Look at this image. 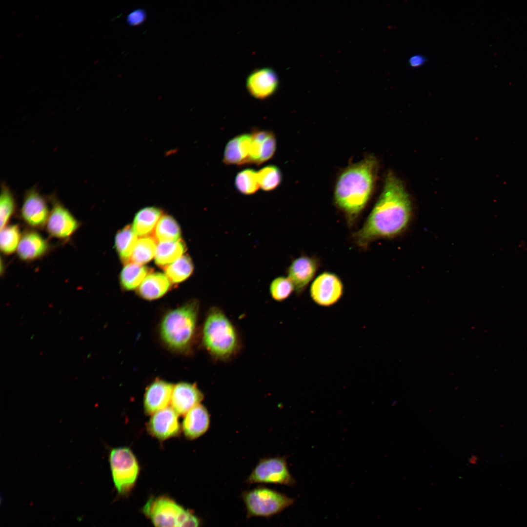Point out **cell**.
I'll return each mask as SVG.
<instances>
[{"label": "cell", "instance_id": "cell-1", "mask_svg": "<svg viewBox=\"0 0 527 527\" xmlns=\"http://www.w3.org/2000/svg\"><path fill=\"white\" fill-rule=\"evenodd\" d=\"M412 217L411 202L402 181L387 173L383 191L363 226L354 234L360 246L378 239H390L405 232Z\"/></svg>", "mask_w": 527, "mask_h": 527}, {"label": "cell", "instance_id": "cell-2", "mask_svg": "<svg viewBox=\"0 0 527 527\" xmlns=\"http://www.w3.org/2000/svg\"><path fill=\"white\" fill-rule=\"evenodd\" d=\"M377 168L376 160L369 156L346 169L338 179L334 200L350 222L358 216L371 196Z\"/></svg>", "mask_w": 527, "mask_h": 527}, {"label": "cell", "instance_id": "cell-3", "mask_svg": "<svg viewBox=\"0 0 527 527\" xmlns=\"http://www.w3.org/2000/svg\"><path fill=\"white\" fill-rule=\"evenodd\" d=\"M203 347L215 361L227 362L234 359L242 348L237 328L219 307H211L202 331Z\"/></svg>", "mask_w": 527, "mask_h": 527}, {"label": "cell", "instance_id": "cell-4", "mask_svg": "<svg viewBox=\"0 0 527 527\" xmlns=\"http://www.w3.org/2000/svg\"><path fill=\"white\" fill-rule=\"evenodd\" d=\"M200 309L199 301L193 300L165 314L160 327L161 339L171 349L188 350L194 340Z\"/></svg>", "mask_w": 527, "mask_h": 527}, {"label": "cell", "instance_id": "cell-5", "mask_svg": "<svg viewBox=\"0 0 527 527\" xmlns=\"http://www.w3.org/2000/svg\"><path fill=\"white\" fill-rule=\"evenodd\" d=\"M154 527H200L199 518L171 498L160 495L149 499L142 509Z\"/></svg>", "mask_w": 527, "mask_h": 527}, {"label": "cell", "instance_id": "cell-6", "mask_svg": "<svg viewBox=\"0 0 527 527\" xmlns=\"http://www.w3.org/2000/svg\"><path fill=\"white\" fill-rule=\"evenodd\" d=\"M242 497L249 517H270L281 512L294 502L286 495L264 486L244 491Z\"/></svg>", "mask_w": 527, "mask_h": 527}, {"label": "cell", "instance_id": "cell-7", "mask_svg": "<svg viewBox=\"0 0 527 527\" xmlns=\"http://www.w3.org/2000/svg\"><path fill=\"white\" fill-rule=\"evenodd\" d=\"M113 481L118 493L125 496L134 487L140 472L138 461L130 448L120 446L112 448L109 456Z\"/></svg>", "mask_w": 527, "mask_h": 527}, {"label": "cell", "instance_id": "cell-8", "mask_svg": "<svg viewBox=\"0 0 527 527\" xmlns=\"http://www.w3.org/2000/svg\"><path fill=\"white\" fill-rule=\"evenodd\" d=\"M246 483L292 486L295 481L289 471L286 457L277 456L261 459L248 476Z\"/></svg>", "mask_w": 527, "mask_h": 527}, {"label": "cell", "instance_id": "cell-9", "mask_svg": "<svg viewBox=\"0 0 527 527\" xmlns=\"http://www.w3.org/2000/svg\"><path fill=\"white\" fill-rule=\"evenodd\" d=\"M52 199V208L45 228L50 237L66 241L76 233L81 223L61 203L54 198Z\"/></svg>", "mask_w": 527, "mask_h": 527}, {"label": "cell", "instance_id": "cell-10", "mask_svg": "<svg viewBox=\"0 0 527 527\" xmlns=\"http://www.w3.org/2000/svg\"><path fill=\"white\" fill-rule=\"evenodd\" d=\"M312 301L324 307L335 304L344 293V286L336 274L324 272L319 275L312 282L309 290Z\"/></svg>", "mask_w": 527, "mask_h": 527}, {"label": "cell", "instance_id": "cell-11", "mask_svg": "<svg viewBox=\"0 0 527 527\" xmlns=\"http://www.w3.org/2000/svg\"><path fill=\"white\" fill-rule=\"evenodd\" d=\"M50 212L47 201L36 188H32L26 192L20 209V216L27 226L35 230L45 228Z\"/></svg>", "mask_w": 527, "mask_h": 527}, {"label": "cell", "instance_id": "cell-12", "mask_svg": "<svg viewBox=\"0 0 527 527\" xmlns=\"http://www.w3.org/2000/svg\"><path fill=\"white\" fill-rule=\"evenodd\" d=\"M178 415L171 406L156 412L151 415L148 422V433L160 441L178 436L182 429Z\"/></svg>", "mask_w": 527, "mask_h": 527}, {"label": "cell", "instance_id": "cell-13", "mask_svg": "<svg viewBox=\"0 0 527 527\" xmlns=\"http://www.w3.org/2000/svg\"><path fill=\"white\" fill-rule=\"evenodd\" d=\"M204 398L203 392L195 383L180 382L174 385L171 405L179 415H184Z\"/></svg>", "mask_w": 527, "mask_h": 527}, {"label": "cell", "instance_id": "cell-14", "mask_svg": "<svg viewBox=\"0 0 527 527\" xmlns=\"http://www.w3.org/2000/svg\"><path fill=\"white\" fill-rule=\"evenodd\" d=\"M174 385L160 379L150 384L144 394L143 407L145 414L152 415L168 407L171 403Z\"/></svg>", "mask_w": 527, "mask_h": 527}, {"label": "cell", "instance_id": "cell-15", "mask_svg": "<svg viewBox=\"0 0 527 527\" xmlns=\"http://www.w3.org/2000/svg\"><path fill=\"white\" fill-rule=\"evenodd\" d=\"M316 259L302 256L295 259L287 269V277L292 283L297 295L302 293L314 277L318 269Z\"/></svg>", "mask_w": 527, "mask_h": 527}, {"label": "cell", "instance_id": "cell-16", "mask_svg": "<svg viewBox=\"0 0 527 527\" xmlns=\"http://www.w3.org/2000/svg\"><path fill=\"white\" fill-rule=\"evenodd\" d=\"M279 79L275 72L270 68H263L252 72L246 82L251 95L258 99H264L277 90Z\"/></svg>", "mask_w": 527, "mask_h": 527}, {"label": "cell", "instance_id": "cell-17", "mask_svg": "<svg viewBox=\"0 0 527 527\" xmlns=\"http://www.w3.org/2000/svg\"><path fill=\"white\" fill-rule=\"evenodd\" d=\"M51 249L49 242L36 230L25 231L17 248L18 257L24 262H32L46 255Z\"/></svg>", "mask_w": 527, "mask_h": 527}, {"label": "cell", "instance_id": "cell-18", "mask_svg": "<svg viewBox=\"0 0 527 527\" xmlns=\"http://www.w3.org/2000/svg\"><path fill=\"white\" fill-rule=\"evenodd\" d=\"M182 429L184 436L194 440L205 434L209 428L210 415L207 408L200 404L192 408L184 415Z\"/></svg>", "mask_w": 527, "mask_h": 527}, {"label": "cell", "instance_id": "cell-19", "mask_svg": "<svg viewBox=\"0 0 527 527\" xmlns=\"http://www.w3.org/2000/svg\"><path fill=\"white\" fill-rule=\"evenodd\" d=\"M251 142V134H240L231 139L225 146L223 162L226 165L248 164Z\"/></svg>", "mask_w": 527, "mask_h": 527}, {"label": "cell", "instance_id": "cell-20", "mask_svg": "<svg viewBox=\"0 0 527 527\" xmlns=\"http://www.w3.org/2000/svg\"><path fill=\"white\" fill-rule=\"evenodd\" d=\"M170 286V281L161 273H149L138 288V293L146 300H154L163 296Z\"/></svg>", "mask_w": 527, "mask_h": 527}, {"label": "cell", "instance_id": "cell-21", "mask_svg": "<svg viewBox=\"0 0 527 527\" xmlns=\"http://www.w3.org/2000/svg\"><path fill=\"white\" fill-rule=\"evenodd\" d=\"M162 211L155 207H146L136 214L132 228L137 236H149L153 233L158 221L162 216Z\"/></svg>", "mask_w": 527, "mask_h": 527}, {"label": "cell", "instance_id": "cell-22", "mask_svg": "<svg viewBox=\"0 0 527 527\" xmlns=\"http://www.w3.org/2000/svg\"><path fill=\"white\" fill-rule=\"evenodd\" d=\"M186 247L182 241L160 242L157 244L155 261L159 266L166 267L182 256Z\"/></svg>", "mask_w": 527, "mask_h": 527}, {"label": "cell", "instance_id": "cell-23", "mask_svg": "<svg viewBox=\"0 0 527 527\" xmlns=\"http://www.w3.org/2000/svg\"><path fill=\"white\" fill-rule=\"evenodd\" d=\"M150 269L142 265L133 263L125 264L120 275L122 287L127 290L138 288L145 277L150 273Z\"/></svg>", "mask_w": 527, "mask_h": 527}, {"label": "cell", "instance_id": "cell-24", "mask_svg": "<svg viewBox=\"0 0 527 527\" xmlns=\"http://www.w3.org/2000/svg\"><path fill=\"white\" fill-rule=\"evenodd\" d=\"M132 227L126 226L119 231L115 238V246L121 261L125 264L130 259L138 241Z\"/></svg>", "mask_w": 527, "mask_h": 527}, {"label": "cell", "instance_id": "cell-25", "mask_svg": "<svg viewBox=\"0 0 527 527\" xmlns=\"http://www.w3.org/2000/svg\"><path fill=\"white\" fill-rule=\"evenodd\" d=\"M152 236L157 242H175L180 240L181 230L175 220L163 215L158 221Z\"/></svg>", "mask_w": 527, "mask_h": 527}, {"label": "cell", "instance_id": "cell-26", "mask_svg": "<svg viewBox=\"0 0 527 527\" xmlns=\"http://www.w3.org/2000/svg\"><path fill=\"white\" fill-rule=\"evenodd\" d=\"M157 245V241L152 236L142 237L139 239L129 262L142 265L150 261L155 256Z\"/></svg>", "mask_w": 527, "mask_h": 527}, {"label": "cell", "instance_id": "cell-27", "mask_svg": "<svg viewBox=\"0 0 527 527\" xmlns=\"http://www.w3.org/2000/svg\"><path fill=\"white\" fill-rule=\"evenodd\" d=\"M194 271L191 259L186 255L180 258L164 268L165 274L173 283L184 281L189 277Z\"/></svg>", "mask_w": 527, "mask_h": 527}, {"label": "cell", "instance_id": "cell-28", "mask_svg": "<svg viewBox=\"0 0 527 527\" xmlns=\"http://www.w3.org/2000/svg\"><path fill=\"white\" fill-rule=\"evenodd\" d=\"M22 234L17 224L7 225L0 229V248L5 255H10L17 251Z\"/></svg>", "mask_w": 527, "mask_h": 527}, {"label": "cell", "instance_id": "cell-29", "mask_svg": "<svg viewBox=\"0 0 527 527\" xmlns=\"http://www.w3.org/2000/svg\"><path fill=\"white\" fill-rule=\"evenodd\" d=\"M235 186L243 195L255 194L260 188L258 172L252 169H245L239 172L235 179Z\"/></svg>", "mask_w": 527, "mask_h": 527}, {"label": "cell", "instance_id": "cell-30", "mask_svg": "<svg viewBox=\"0 0 527 527\" xmlns=\"http://www.w3.org/2000/svg\"><path fill=\"white\" fill-rule=\"evenodd\" d=\"M16 208V200L10 189L4 183L1 184L0 197V229L8 225Z\"/></svg>", "mask_w": 527, "mask_h": 527}, {"label": "cell", "instance_id": "cell-31", "mask_svg": "<svg viewBox=\"0 0 527 527\" xmlns=\"http://www.w3.org/2000/svg\"><path fill=\"white\" fill-rule=\"evenodd\" d=\"M257 172L260 187L264 191L274 190L282 182L281 172L275 165H267Z\"/></svg>", "mask_w": 527, "mask_h": 527}, {"label": "cell", "instance_id": "cell-32", "mask_svg": "<svg viewBox=\"0 0 527 527\" xmlns=\"http://www.w3.org/2000/svg\"><path fill=\"white\" fill-rule=\"evenodd\" d=\"M294 291V285L287 277H277L272 281L269 285L270 295L277 302L286 300Z\"/></svg>", "mask_w": 527, "mask_h": 527}, {"label": "cell", "instance_id": "cell-33", "mask_svg": "<svg viewBox=\"0 0 527 527\" xmlns=\"http://www.w3.org/2000/svg\"><path fill=\"white\" fill-rule=\"evenodd\" d=\"M146 17V12L143 9H137L130 12L126 18L127 23L131 26H136L144 22Z\"/></svg>", "mask_w": 527, "mask_h": 527}, {"label": "cell", "instance_id": "cell-34", "mask_svg": "<svg viewBox=\"0 0 527 527\" xmlns=\"http://www.w3.org/2000/svg\"><path fill=\"white\" fill-rule=\"evenodd\" d=\"M426 57L421 54H415L411 56L408 61L410 66L416 68L423 65L426 61Z\"/></svg>", "mask_w": 527, "mask_h": 527}]
</instances>
